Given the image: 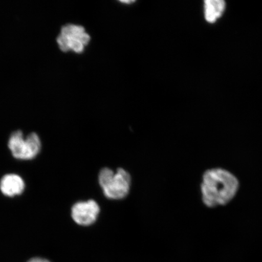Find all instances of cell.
Returning <instances> with one entry per match:
<instances>
[{
  "label": "cell",
  "instance_id": "5",
  "mask_svg": "<svg viewBox=\"0 0 262 262\" xmlns=\"http://www.w3.org/2000/svg\"><path fill=\"white\" fill-rule=\"evenodd\" d=\"M100 207L97 203L90 200L75 204L72 208V217L76 224L81 226H89L96 221Z\"/></svg>",
  "mask_w": 262,
  "mask_h": 262
},
{
  "label": "cell",
  "instance_id": "2",
  "mask_svg": "<svg viewBox=\"0 0 262 262\" xmlns=\"http://www.w3.org/2000/svg\"><path fill=\"white\" fill-rule=\"evenodd\" d=\"M98 182L106 198L117 200L125 198L128 194L131 180L129 173L123 169L114 172L106 168L101 170Z\"/></svg>",
  "mask_w": 262,
  "mask_h": 262
},
{
  "label": "cell",
  "instance_id": "8",
  "mask_svg": "<svg viewBox=\"0 0 262 262\" xmlns=\"http://www.w3.org/2000/svg\"><path fill=\"white\" fill-rule=\"evenodd\" d=\"M28 262H51L47 259H44V258H33L32 259L29 260Z\"/></svg>",
  "mask_w": 262,
  "mask_h": 262
},
{
  "label": "cell",
  "instance_id": "1",
  "mask_svg": "<svg viewBox=\"0 0 262 262\" xmlns=\"http://www.w3.org/2000/svg\"><path fill=\"white\" fill-rule=\"evenodd\" d=\"M240 186L233 173L222 168L206 170L201 184L202 200L209 208L228 205L236 196Z\"/></svg>",
  "mask_w": 262,
  "mask_h": 262
},
{
  "label": "cell",
  "instance_id": "6",
  "mask_svg": "<svg viewBox=\"0 0 262 262\" xmlns=\"http://www.w3.org/2000/svg\"><path fill=\"white\" fill-rule=\"evenodd\" d=\"M25 187L24 180L14 173L5 176L0 182V189L3 194L8 196L21 194Z\"/></svg>",
  "mask_w": 262,
  "mask_h": 262
},
{
  "label": "cell",
  "instance_id": "3",
  "mask_svg": "<svg viewBox=\"0 0 262 262\" xmlns=\"http://www.w3.org/2000/svg\"><path fill=\"white\" fill-rule=\"evenodd\" d=\"M91 37L83 26L74 24L64 25L56 38L58 48L63 52H74L80 54L89 44Z\"/></svg>",
  "mask_w": 262,
  "mask_h": 262
},
{
  "label": "cell",
  "instance_id": "4",
  "mask_svg": "<svg viewBox=\"0 0 262 262\" xmlns=\"http://www.w3.org/2000/svg\"><path fill=\"white\" fill-rule=\"evenodd\" d=\"M8 146L13 156L20 160H31L38 155L41 149L40 137L35 133L24 136L21 130H16L9 137Z\"/></svg>",
  "mask_w": 262,
  "mask_h": 262
},
{
  "label": "cell",
  "instance_id": "7",
  "mask_svg": "<svg viewBox=\"0 0 262 262\" xmlns=\"http://www.w3.org/2000/svg\"><path fill=\"white\" fill-rule=\"evenodd\" d=\"M205 18L214 24L224 14L226 8L224 0H206L204 2Z\"/></svg>",
  "mask_w": 262,
  "mask_h": 262
}]
</instances>
